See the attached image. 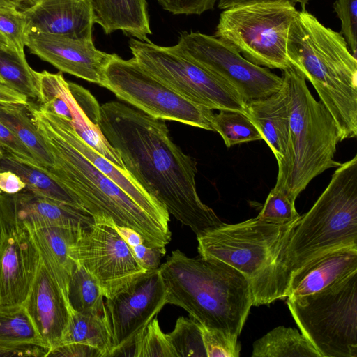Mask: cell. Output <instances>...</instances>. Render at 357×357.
I'll list each match as a JSON object with an SVG mask.
<instances>
[{"mask_svg": "<svg viewBox=\"0 0 357 357\" xmlns=\"http://www.w3.org/2000/svg\"><path fill=\"white\" fill-rule=\"evenodd\" d=\"M15 219L27 229L64 227L84 229L94 223L82 208L36 195L27 190L8 195Z\"/></svg>", "mask_w": 357, "mask_h": 357, "instance_id": "ffe728a7", "label": "cell"}, {"mask_svg": "<svg viewBox=\"0 0 357 357\" xmlns=\"http://www.w3.org/2000/svg\"><path fill=\"white\" fill-rule=\"evenodd\" d=\"M166 11L174 15H201L213 9L218 0H156Z\"/></svg>", "mask_w": 357, "mask_h": 357, "instance_id": "f35d334b", "label": "cell"}, {"mask_svg": "<svg viewBox=\"0 0 357 357\" xmlns=\"http://www.w3.org/2000/svg\"><path fill=\"white\" fill-rule=\"evenodd\" d=\"M26 188L25 183L22 178L10 171L0 172V191L14 195Z\"/></svg>", "mask_w": 357, "mask_h": 357, "instance_id": "ee69618b", "label": "cell"}, {"mask_svg": "<svg viewBox=\"0 0 357 357\" xmlns=\"http://www.w3.org/2000/svg\"><path fill=\"white\" fill-rule=\"evenodd\" d=\"M282 71L289 99V137L273 188L296 200L313 178L340 165L335 159L340 140L335 120L312 95L304 75L292 65Z\"/></svg>", "mask_w": 357, "mask_h": 357, "instance_id": "8992f818", "label": "cell"}, {"mask_svg": "<svg viewBox=\"0 0 357 357\" xmlns=\"http://www.w3.org/2000/svg\"><path fill=\"white\" fill-rule=\"evenodd\" d=\"M333 9L341 21V31L354 56L357 55V0H336Z\"/></svg>", "mask_w": 357, "mask_h": 357, "instance_id": "74e56055", "label": "cell"}, {"mask_svg": "<svg viewBox=\"0 0 357 357\" xmlns=\"http://www.w3.org/2000/svg\"><path fill=\"white\" fill-rule=\"evenodd\" d=\"M0 77L6 84L28 98L38 100L36 71L29 65L24 53L0 47Z\"/></svg>", "mask_w": 357, "mask_h": 357, "instance_id": "f546056e", "label": "cell"}, {"mask_svg": "<svg viewBox=\"0 0 357 357\" xmlns=\"http://www.w3.org/2000/svg\"><path fill=\"white\" fill-rule=\"evenodd\" d=\"M73 343L96 348L104 357H109L112 332L106 307L85 312H77L70 307L68 324L59 346Z\"/></svg>", "mask_w": 357, "mask_h": 357, "instance_id": "d4e9b609", "label": "cell"}, {"mask_svg": "<svg viewBox=\"0 0 357 357\" xmlns=\"http://www.w3.org/2000/svg\"><path fill=\"white\" fill-rule=\"evenodd\" d=\"M252 357H321L297 329L278 326L253 343Z\"/></svg>", "mask_w": 357, "mask_h": 357, "instance_id": "4316f807", "label": "cell"}, {"mask_svg": "<svg viewBox=\"0 0 357 357\" xmlns=\"http://www.w3.org/2000/svg\"><path fill=\"white\" fill-rule=\"evenodd\" d=\"M130 249L139 264L147 271L159 268L161 256L166 252L165 248L149 247L144 243Z\"/></svg>", "mask_w": 357, "mask_h": 357, "instance_id": "60d3db41", "label": "cell"}, {"mask_svg": "<svg viewBox=\"0 0 357 357\" xmlns=\"http://www.w3.org/2000/svg\"><path fill=\"white\" fill-rule=\"evenodd\" d=\"M129 47L132 58L142 67L188 100L212 110L246 114V102L231 84L174 45L164 47L132 38Z\"/></svg>", "mask_w": 357, "mask_h": 357, "instance_id": "30bf717a", "label": "cell"}, {"mask_svg": "<svg viewBox=\"0 0 357 357\" xmlns=\"http://www.w3.org/2000/svg\"><path fill=\"white\" fill-rule=\"evenodd\" d=\"M36 0H24V3H26L29 5L32 4Z\"/></svg>", "mask_w": 357, "mask_h": 357, "instance_id": "816d5d0a", "label": "cell"}, {"mask_svg": "<svg viewBox=\"0 0 357 357\" xmlns=\"http://www.w3.org/2000/svg\"><path fill=\"white\" fill-rule=\"evenodd\" d=\"M98 125L126 171L169 214L197 236L223 223L199 198L197 161L172 141L164 120L111 101L100 106Z\"/></svg>", "mask_w": 357, "mask_h": 357, "instance_id": "6da1fadb", "label": "cell"}, {"mask_svg": "<svg viewBox=\"0 0 357 357\" xmlns=\"http://www.w3.org/2000/svg\"><path fill=\"white\" fill-rule=\"evenodd\" d=\"M47 356L104 357L100 350L79 343L60 345L50 351Z\"/></svg>", "mask_w": 357, "mask_h": 357, "instance_id": "b9f144b4", "label": "cell"}, {"mask_svg": "<svg viewBox=\"0 0 357 357\" xmlns=\"http://www.w3.org/2000/svg\"><path fill=\"white\" fill-rule=\"evenodd\" d=\"M213 114L211 124L213 131L222 137L227 147L262 139L261 135L248 116L233 110H219Z\"/></svg>", "mask_w": 357, "mask_h": 357, "instance_id": "4dcf8cb0", "label": "cell"}, {"mask_svg": "<svg viewBox=\"0 0 357 357\" xmlns=\"http://www.w3.org/2000/svg\"><path fill=\"white\" fill-rule=\"evenodd\" d=\"M344 247H357V154L336 168L294 227L280 260L288 286L291 275L308 261Z\"/></svg>", "mask_w": 357, "mask_h": 357, "instance_id": "52a82bcc", "label": "cell"}, {"mask_svg": "<svg viewBox=\"0 0 357 357\" xmlns=\"http://www.w3.org/2000/svg\"><path fill=\"white\" fill-rule=\"evenodd\" d=\"M246 115L273 153L278 165L284 160L289 137V99L286 84L263 98L246 102Z\"/></svg>", "mask_w": 357, "mask_h": 357, "instance_id": "7402d4cb", "label": "cell"}, {"mask_svg": "<svg viewBox=\"0 0 357 357\" xmlns=\"http://www.w3.org/2000/svg\"><path fill=\"white\" fill-rule=\"evenodd\" d=\"M0 344L47 348L22 303L0 305Z\"/></svg>", "mask_w": 357, "mask_h": 357, "instance_id": "f1b7e54d", "label": "cell"}, {"mask_svg": "<svg viewBox=\"0 0 357 357\" xmlns=\"http://www.w3.org/2000/svg\"><path fill=\"white\" fill-rule=\"evenodd\" d=\"M54 81L59 94L68 107L69 119L77 135L110 162L126 169L120 155L100 130V105L92 94L82 86L67 82L61 72L54 73Z\"/></svg>", "mask_w": 357, "mask_h": 357, "instance_id": "d6986e66", "label": "cell"}, {"mask_svg": "<svg viewBox=\"0 0 357 357\" xmlns=\"http://www.w3.org/2000/svg\"><path fill=\"white\" fill-rule=\"evenodd\" d=\"M276 1H288L291 3H298L301 6L302 9H305V6L308 4L310 0H218V7L221 10L227 8L240 6L247 4H251L260 2H268Z\"/></svg>", "mask_w": 357, "mask_h": 357, "instance_id": "bcb514c9", "label": "cell"}, {"mask_svg": "<svg viewBox=\"0 0 357 357\" xmlns=\"http://www.w3.org/2000/svg\"><path fill=\"white\" fill-rule=\"evenodd\" d=\"M95 23L105 34L121 30L134 38L148 41L152 33L146 0H89Z\"/></svg>", "mask_w": 357, "mask_h": 357, "instance_id": "cb8c5ba5", "label": "cell"}, {"mask_svg": "<svg viewBox=\"0 0 357 357\" xmlns=\"http://www.w3.org/2000/svg\"><path fill=\"white\" fill-rule=\"evenodd\" d=\"M104 296L93 277L80 265L73 271L68 287L70 307L77 312L101 310L106 307Z\"/></svg>", "mask_w": 357, "mask_h": 357, "instance_id": "1f68e13d", "label": "cell"}, {"mask_svg": "<svg viewBox=\"0 0 357 357\" xmlns=\"http://www.w3.org/2000/svg\"><path fill=\"white\" fill-rule=\"evenodd\" d=\"M77 259L96 280L106 299L126 289L147 271L107 222H94L80 230Z\"/></svg>", "mask_w": 357, "mask_h": 357, "instance_id": "4fadbf2b", "label": "cell"}, {"mask_svg": "<svg viewBox=\"0 0 357 357\" xmlns=\"http://www.w3.org/2000/svg\"><path fill=\"white\" fill-rule=\"evenodd\" d=\"M0 121L27 147L39 165L45 169L53 165L52 155L25 105L0 104Z\"/></svg>", "mask_w": 357, "mask_h": 357, "instance_id": "83f0119b", "label": "cell"}, {"mask_svg": "<svg viewBox=\"0 0 357 357\" xmlns=\"http://www.w3.org/2000/svg\"><path fill=\"white\" fill-rule=\"evenodd\" d=\"M0 145L5 151L10 153L17 159L31 165H39L33 158L27 147L1 121Z\"/></svg>", "mask_w": 357, "mask_h": 357, "instance_id": "ab89813d", "label": "cell"}, {"mask_svg": "<svg viewBox=\"0 0 357 357\" xmlns=\"http://www.w3.org/2000/svg\"><path fill=\"white\" fill-rule=\"evenodd\" d=\"M27 33L93 40L94 14L89 0H36L22 10Z\"/></svg>", "mask_w": 357, "mask_h": 357, "instance_id": "ac0fdd59", "label": "cell"}, {"mask_svg": "<svg viewBox=\"0 0 357 357\" xmlns=\"http://www.w3.org/2000/svg\"><path fill=\"white\" fill-rule=\"evenodd\" d=\"M287 55L335 120L340 142L357 136V59L343 36L302 9L291 24Z\"/></svg>", "mask_w": 357, "mask_h": 357, "instance_id": "3957f363", "label": "cell"}, {"mask_svg": "<svg viewBox=\"0 0 357 357\" xmlns=\"http://www.w3.org/2000/svg\"><path fill=\"white\" fill-rule=\"evenodd\" d=\"M130 349H132L130 356L134 357H176L167 333L162 332L155 317Z\"/></svg>", "mask_w": 357, "mask_h": 357, "instance_id": "836d02e7", "label": "cell"}, {"mask_svg": "<svg viewBox=\"0 0 357 357\" xmlns=\"http://www.w3.org/2000/svg\"><path fill=\"white\" fill-rule=\"evenodd\" d=\"M299 219L287 224L257 217L219 227L197 236L199 256L222 261L239 271L249 282L252 306L287 297L288 281L280 255Z\"/></svg>", "mask_w": 357, "mask_h": 357, "instance_id": "5b68a950", "label": "cell"}, {"mask_svg": "<svg viewBox=\"0 0 357 357\" xmlns=\"http://www.w3.org/2000/svg\"><path fill=\"white\" fill-rule=\"evenodd\" d=\"M167 289L159 268L146 271L126 289L106 299L112 332L109 357L120 356L135 342L167 304Z\"/></svg>", "mask_w": 357, "mask_h": 357, "instance_id": "5bb4252c", "label": "cell"}, {"mask_svg": "<svg viewBox=\"0 0 357 357\" xmlns=\"http://www.w3.org/2000/svg\"><path fill=\"white\" fill-rule=\"evenodd\" d=\"M101 86L151 117L213 131L212 109L178 94L134 58L126 60L112 54L105 68Z\"/></svg>", "mask_w": 357, "mask_h": 357, "instance_id": "8fae6325", "label": "cell"}, {"mask_svg": "<svg viewBox=\"0 0 357 357\" xmlns=\"http://www.w3.org/2000/svg\"><path fill=\"white\" fill-rule=\"evenodd\" d=\"M295 202L285 193L273 188L257 217L276 224L293 222L301 218L296 209Z\"/></svg>", "mask_w": 357, "mask_h": 357, "instance_id": "e575fe53", "label": "cell"}, {"mask_svg": "<svg viewBox=\"0 0 357 357\" xmlns=\"http://www.w3.org/2000/svg\"><path fill=\"white\" fill-rule=\"evenodd\" d=\"M167 335L176 357L206 356L201 324L195 319L180 317Z\"/></svg>", "mask_w": 357, "mask_h": 357, "instance_id": "d6a6232c", "label": "cell"}, {"mask_svg": "<svg viewBox=\"0 0 357 357\" xmlns=\"http://www.w3.org/2000/svg\"><path fill=\"white\" fill-rule=\"evenodd\" d=\"M298 12L288 1L227 8L220 15L214 36L257 66L284 70L291 65L287 40Z\"/></svg>", "mask_w": 357, "mask_h": 357, "instance_id": "9c48e42d", "label": "cell"}, {"mask_svg": "<svg viewBox=\"0 0 357 357\" xmlns=\"http://www.w3.org/2000/svg\"><path fill=\"white\" fill-rule=\"evenodd\" d=\"M31 54L66 73L101 86L105 68L112 54L98 50L93 40L27 33L25 40Z\"/></svg>", "mask_w": 357, "mask_h": 357, "instance_id": "2e32d148", "label": "cell"}, {"mask_svg": "<svg viewBox=\"0 0 357 357\" xmlns=\"http://www.w3.org/2000/svg\"><path fill=\"white\" fill-rule=\"evenodd\" d=\"M4 149L2 148V146L0 145V158H1L4 153Z\"/></svg>", "mask_w": 357, "mask_h": 357, "instance_id": "f907efd6", "label": "cell"}, {"mask_svg": "<svg viewBox=\"0 0 357 357\" xmlns=\"http://www.w3.org/2000/svg\"><path fill=\"white\" fill-rule=\"evenodd\" d=\"M354 272H357V247L326 252L291 275L287 297L317 292Z\"/></svg>", "mask_w": 357, "mask_h": 357, "instance_id": "44dd1931", "label": "cell"}, {"mask_svg": "<svg viewBox=\"0 0 357 357\" xmlns=\"http://www.w3.org/2000/svg\"><path fill=\"white\" fill-rule=\"evenodd\" d=\"M49 351L46 347L34 344H0V356L4 357H47Z\"/></svg>", "mask_w": 357, "mask_h": 357, "instance_id": "7bdbcfd3", "label": "cell"}, {"mask_svg": "<svg viewBox=\"0 0 357 357\" xmlns=\"http://www.w3.org/2000/svg\"><path fill=\"white\" fill-rule=\"evenodd\" d=\"M287 298L297 326L321 357H357V272L317 292Z\"/></svg>", "mask_w": 357, "mask_h": 357, "instance_id": "ba28073f", "label": "cell"}, {"mask_svg": "<svg viewBox=\"0 0 357 357\" xmlns=\"http://www.w3.org/2000/svg\"><path fill=\"white\" fill-rule=\"evenodd\" d=\"M0 47L4 48V49H8V48L12 49L10 47L6 38L1 33H0Z\"/></svg>", "mask_w": 357, "mask_h": 357, "instance_id": "681fc988", "label": "cell"}, {"mask_svg": "<svg viewBox=\"0 0 357 357\" xmlns=\"http://www.w3.org/2000/svg\"><path fill=\"white\" fill-rule=\"evenodd\" d=\"M159 270L167 304L178 306L200 324L238 337L252 306L248 280L220 261L172 251Z\"/></svg>", "mask_w": 357, "mask_h": 357, "instance_id": "277c9868", "label": "cell"}, {"mask_svg": "<svg viewBox=\"0 0 357 357\" xmlns=\"http://www.w3.org/2000/svg\"><path fill=\"white\" fill-rule=\"evenodd\" d=\"M38 260L29 230L15 219L8 195L0 191V305L23 303Z\"/></svg>", "mask_w": 357, "mask_h": 357, "instance_id": "9a60e30c", "label": "cell"}, {"mask_svg": "<svg viewBox=\"0 0 357 357\" xmlns=\"http://www.w3.org/2000/svg\"><path fill=\"white\" fill-rule=\"evenodd\" d=\"M0 33L12 49L24 53L26 25L22 10L15 7H0Z\"/></svg>", "mask_w": 357, "mask_h": 357, "instance_id": "d590c367", "label": "cell"}, {"mask_svg": "<svg viewBox=\"0 0 357 357\" xmlns=\"http://www.w3.org/2000/svg\"><path fill=\"white\" fill-rule=\"evenodd\" d=\"M6 170L14 172L22 178L26 184L25 190L36 195L84 209L77 197L40 165L23 162L4 151L0 158V171Z\"/></svg>", "mask_w": 357, "mask_h": 357, "instance_id": "484cf974", "label": "cell"}, {"mask_svg": "<svg viewBox=\"0 0 357 357\" xmlns=\"http://www.w3.org/2000/svg\"><path fill=\"white\" fill-rule=\"evenodd\" d=\"M206 357H238L241 349L238 337L201 324Z\"/></svg>", "mask_w": 357, "mask_h": 357, "instance_id": "8d00e7d4", "label": "cell"}, {"mask_svg": "<svg viewBox=\"0 0 357 357\" xmlns=\"http://www.w3.org/2000/svg\"><path fill=\"white\" fill-rule=\"evenodd\" d=\"M1 172V171H0Z\"/></svg>", "mask_w": 357, "mask_h": 357, "instance_id": "db71d44e", "label": "cell"}, {"mask_svg": "<svg viewBox=\"0 0 357 357\" xmlns=\"http://www.w3.org/2000/svg\"><path fill=\"white\" fill-rule=\"evenodd\" d=\"M174 47L227 81L245 102L266 98L283 85L282 77L249 61L231 45L214 36L183 31Z\"/></svg>", "mask_w": 357, "mask_h": 357, "instance_id": "7c38bea8", "label": "cell"}, {"mask_svg": "<svg viewBox=\"0 0 357 357\" xmlns=\"http://www.w3.org/2000/svg\"><path fill=\"white\" fill-rule=\"evenodd\" d=\"M27 229L40 256L52 270L68 298L71 274L79 265L77 244L82 229L49 227Z\"/></svg>", "mask_w": 357, "mask_h": 357, "instance_id": "603a6c76", "label": "cell"}, {"mask_svg": "<svg viewBox=\"0 0 357 357\" xmlns=\"http://www.w3.org/2000/svg\"><path fill=\"white\" fill-rule=\"evenodd\" d=\"M24 0H0V7L20 8Z\"/></svg>", "mask_w": 357, "mask_h": 357, "instance_id": "c3c4849f", "label": "cell"}, {"mask_svg": "<svg viewBox=\"0 0 357 357\" xmlns=\"http://www.w3.org/2000/svg\"><path fill=\"white\" fill-rule=\"evenodd\" d=\"M29 115L42 136L54 164L45 169L79 200L94 222L131 228L149 247L165 248L172 234L146 213L79 149L69 119L29 101Z\"/></svg>", "mask_w": 357, "mask_h": 357, "instance_id": "7a4b0ae2", "label": "cell"}, {"mask_svg": "<svg viewBox=\"0 0 357 357\" xmlns=\"http://www.w3.org/2000/svg\"><path fill=\"white\" fill-rule=\"evenodd\" d=\"M22 304L50 351L57 347L68 324L70 305L65 292L40 255L29 292Z\"/></svg>", "mask_w": 357, "mask_h": 357, "instance_id": "e0dca14e", "label": "cell"}, {"mask_svg": "<svg viewBox=\"0 0 357 357\" xmlns=\"http://www.w3.org/2000/svg\"><path fill=\"white\" fill-rule=\"evenodd\" d=\"M0 83H3V84H5V83H4V82H3V80L1 79V77H0Z\"/></svg>", "mask_w": 357, "mask_h": 357, "instance_id": "f5cc1de1", "label": "cell"}, {"mask_svg": "<svg viewBox=\"0 0 357 357\" xmlns=\"http://www.w3.org/2000/svg\"><path fill=\"white\" fill-rule=\"evenodd\" d=\"M28 102L29 98L25 95L6 84L0 83V104L26 105Z\"/></svg>", "mask_w": 357, "mask_h": 357, "instance_id": "f6af8a7d", "label": "cell"}, {"mask_svg": "<svg viewBox=\"0 0 357 357\" xmlns=\"http://www.w3.org/2000/svg\"><path fill=\"white\" fill-rule=\"evenodd\" d=\"M119 236L127 243L130 247L136 246L144 243L142 237L134 229L123 226H118L109 222Z\"/></svg>", "mask_w": 357, "mask_h": 357, "instance_id": "7dc6e473", "label": "cell"}]
</instances>
